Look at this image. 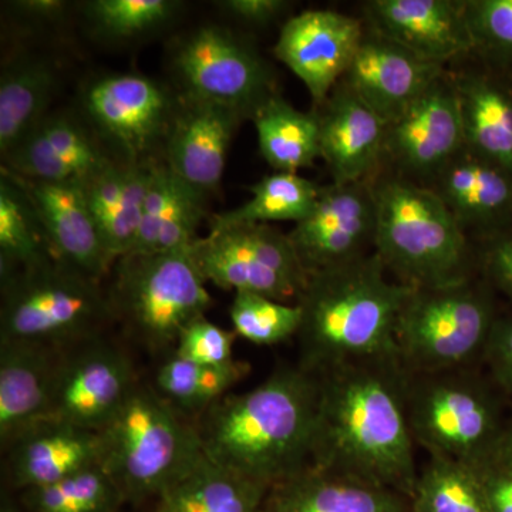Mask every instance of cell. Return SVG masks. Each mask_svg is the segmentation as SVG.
<instances>
[{
  "mask_svg": "<svg viewBox=\"0 0 512 512\" xmlns=\"http://www.w3.org/2000/svg\"><path fill=\"white\" fill-rule=\"evenodd\" d=\"M113 160L82 121L50 113L3 158L2 168L29 180L83 185Z\"/></svg>",
  "mask_w": 512,
  "mask_h": 512,
  "instance_id": "cell-21",
  "label": "cell"
},
{
  "mask_svg": "<svg viewBox=\"0 0 512 512\" xmlns=\"http://www.w3.org/2000/svg\"><path fill=\"white\" fill-rule=\"evenodd\" d=\"M466 148L512 174V97L484 77L454 84Z\"/></svg>",
  "mask_w": 512,
  "mask_h": 512,
  "instance_id": "cell-31",
  "label": "cell"
},
{
  "mask_svg": "<svg viewBox=\"0 0 512 512\" xmlns=\"http://www.w3.org/2000/svg\"><path fill=\"white\" fill-rule=\"evenodd\" d=\"M247 373V366L237 360L228 365L205 366L173 353L158 369L156 387L164 399L190 416L207 412Z\"/></svg>",
  "mask_w": 512,
  "mask_h": 512,
  "instance_id": "cell-35",
  "label": "cell"
},
{
  "mask_svg": "<svg viewBox=\"0 0 512 512\" xmlns=\"http://www.w3.org/2000/svg\"><path fill=\"white\" fill-rule=\"evenodd\" d=\"M365 33L352 16L305 10L286 20L274 55L305 84L319 107L345 77Z\"/></svg>",
  "mask_w": 512,
  "mask_h": 512,
  "instance_id": "cell-15",
  "label": "cell"
},
{
  "mask_svg": "<svg viewBox=\"0 0 512 512\" xmlns=\"http://www.w3.org/2000/svg\"><path fill=\"white\" fill-rule=\"evenodd\" d=\"M26 512H117L124 503L119 487L101 464L23 491Z\"/></svg>",
  "mask_w": 512,
  "mask_h": 512,
  "instance_id": "cell-37",
  "label": "cell"
},
{
  "mask_svg": "<svg viewBox=\"0 0 512 512\" xmlns=\"http://www.w3.org/2000/svg\"><path fill=\"white\" fill-rule=\"evenodd\" d=\"M494 284L512 299V234L495 239L485 256Z\"/></svg>",
  "mask_w": 512,
  "mask_h": 512,
  "instance_id": "cell-44",
  "label": "cell"
},
{
  "mask_svg": "<svg viewBox=\"0 0 512 512\" xmlns=\"http://www.w3.org/2000/svg\"><path fill=\"white\" fill-rule=\"evenodd\" d=\"M259 150L276 173H296L320 157L319 121L315 111L296 110L278 94L252 114Z\"/></svg>",
  "mask_w": 512,
  "mask_h": 512,
  "instance_id": "cell-32",
  "label": "cell"
},
{
  "mask_svg": "<svg viewBox=\"0 0 512 512\" xmlns=\"http://www.w3.org/2000/svg\"><path fill=\"white\" fill-rule=\"evenodd\" d=\"M271 488L205 456L157 498L154 512H262Z\"/></svg>",
  "mask_w": 512,
  "mask_h": 512,
  "instance_id": "cell-30",
  "label": "cell"
},
{
  "mask_svg": "<svg viewBox=\"0 0 512 512\" xmlns=\"http://www.w3.org/2000/svg\"><path fill=\"white\" fill-rule=\"evenodd\" d=\"M491 512H512V470H480Z\"/></svg>",
  "mask_w": 512,
  "mask_h": 512,
  "instance_id": "cell-45",
  "label": "cell"
},
{
  "mask_svg": "<svg viewBox=\"0 0 512 512\" xmlns=\"http://www.w3.org/2000/svg\"><path fill=\"white\" fill-rule=\"evenodd\" d=\"M64 350L0 342V439L3 447L40 423Z\"/></svg>",
  "mask_w": 512,
  "mask_h": 512,
  "instance_id": "cell-24",
  "label": "cell"
},
{
  "mask_svg": "<svg viewBox=\"0 0 512 512\" xmlns=\"http://www.w3.org/2000/svg\"><path fill=\"white\" fill-rule=\"evenodd\" d=\"M56 258L39 215L12 178H0V275Z\"/></svg>",
  "mask_w": 512,
  "mask_h": 512,
  "instance_id": "cell-33",
  "label": "cell"
},
{
  "mask_svg": "<svg viewBox=\"0 0 512 512\" xmlns=\"http://www.w3.org/2000/svg\"><path fill=\"white\" fill-rule=\"evenodd\" d=\"M244 114L178 94L177 110L164 147V163L205 201L220 190L229 147Z\"/></svg>",
  "mask_w": 512,
  "mask_h": 512,
  "instance_id": "cell-16",
  "label": "cell"
},
{
  "mask_svg": "<svg viewBox=\"0 0 512 512\" xmlns=\"http://www.w3.org/2000/svg\"><path fill=\"white\" fill-rule=\"evenodd\" d=\"M252 198L235 210L214 215L211 228L237 224H268L272 221L305 220L318 200L320 185L298 173L266 175L248 188Z\"/></svg>",
  "mask_w": 512,
  "mask_h": 512,
  "instance_id": "cell-34",
  "label": "cell"
},
{
  "mask_svg": "<svg viewBox=\"0 0 512 512\" xmlns=\"http://www.w3.org/2000/svg\"><path fill=\"white\" fill-rule=\"evenodd\" d=\"M464 147L456 86L441 77L387 126L383 153L404 170L436 175Z\"/></svg>",
  "mask_w": 512,
  "mask_h": 512,
  "instance_id": "cell-18",
  "label": "cell"
},
{
  "mask_svg": "<svg viewBox=\"0 0 512 512\" xmlns=\"http://www.w3.org/2000/svg\"><path fill=\"white\" fill-rule=\"evenodd\" d=\"M497 318L490 295L471 279L413 288L397 320V357L409 373L470 369L483 360Z\"/></svg>",
  "mask_w": 512,
  "mask_h": 512,
  "instance_id": "cell-8",
  "label": "cell"
},
{
  "mask_svg": "<svg viewBox=\"0 0 512 512\" xmlns=\"http://www.w3.org/2000/svg\"><path fill=\"white\" fill-rule=\"evenodd\" d=\"M315 113L332 183L366 181L383 154L387 124L342 82Z\"/></svg>",
  "mask_w": 512,
  "mask_h": 512,
  "instance_id": "cell-22",
  "label": "cell"
},
{
  "mask_svg": "<svg viewBox=\"0 0 512 512\" xmlns=\"http://www.w3.org/2000/svg\"><path fill=\"white\" fill-rule=\"evenodd\" d=\"M412 286L363 255L309 275L299 296L301 366L318 373L357 360L397 357L396 326Z\"/></svg>",
  "mask_w": 512,
  "mask_h": 512,
  "instance_id": "cell-3",
  "label": "cell"
},
{
  "mask_svg": "<svg viewBox=\"0 0 512 512\" xmlns=\"http://www.w3.org/2000/svg\"><path fill=\"white\" fill-rule=\"evenodd\" d=\"M485 468L512 470V419L505 421L503 433L494 448L490 463Z\"/></svg>",
  "mask_w": 512,
  "mask_h": 512,
  "instance_id": "cell-47",
  "label": "cell"
},
{
  "mask_svg": "<svg viewBox=\"0 0 512 512\" xmlns=\"http://www.w3.org/2000/svg\"><path fill=\"white\" fill-rule=\"evenodd\" d=\"M217 5L229 18L249 26L269 25L289 8L284 0H224Z\"/></svg>",
  "mask_w": 512,
  "mask_h": 512,
  "instance_id": "cell-43",
  "label": "cell"
},
{
  "mask_svg": "<svg viewBox=\"0 0 512 512\" xmlns=\"http://www.w3.org/2000/svg\"><path fill=\"white\" fill-rule=\"evenodd\" d=\"M441 77V64L421 59L373 30L363 36L340 82L389 126Z\"/></svg>",
  "mask_w": 512,
  "mask_h": 512,
  "instance_id": "cell-17",
  "label": "cell"
},
{
  "mask_svg": "<svg viewBox=\"0 0 512 512\" xmlns=\"http://www.w3.org/2000/svg\"><path fill=\"white\" fill-rule=\"evenodd\" d=\"M466 8L476 47L512 57V0H471Z\"/></svg>",
  "mask_w": 512,
  "mask_h": 512,
  "instance_id": "cell-40",
  "label": "cell"
},
{
  "mask_svg": "<svg viewBox=\"0 0 512 512\" xmlns=\"http://www.w3.org/2000/svg\"><path fill=\"white\" fill-rule=\"evenodd\" d=\"M207 201L178 180L164 161L154 164L143 220L130 254L156 255L190 251Z\"/></svg>",
  "mask_w": 512,
  "mask_h": 512,
  "instance_id": "cell-27",
  "label": "cell"
},
{
  "mask_svg": "<svg viewBox=\"0 0 512 512\" xmlns=\"http://www.w3.org/2000/svg\"><path fill=\"white\" fill-rule=\"evenodd\" d=\"M190 255L205 282L225 291L251 292L279 302L298 301L308 284L288 234L269 224L211 228Z\"/></svg>",
  "mask_w": 512,
  "mask_h": 512,
  "instance_id": "cell-10",
  "label": "cell"
},
{
  "mask_svg": "<svg viewBox=\"0 0 512 512\" xmlns=\"http://www.w3.org/2000/svg\"><path fill=\"white\" fill-rule=\"evenodd\" d=\"M0 342L69 349L100 338L114 318L101 282L53 258L0 275Z\"/></svg>",
  "mask_w": 512,
  "mask_h": 512,
  "instance_id": "cell-6",
  "label": "cell"
},
{
  "mask_svg": "<svg viewBox=\"0 0 512 512\" xmlns=\"http://www.w3.org/2000/svg\"><path fill=\"white\" fill-rule=\"evenodd\" d=\"M229 316L235 335L261 346L278 345L298 336L302 325L298 303L291 305L251 292L234 293Z\"/></svg>",
  "mask_w": 512,
  "mask_h": 512,
  "instance_id": "cell-38",
  "label": "cell"
},
{
  "mask_svg": "<svg viewBox=\"0 0 512 512\" xmlns=\"http://www.w3.org/2000/svg\"><path fill=\"white\" fill-rule=\"evenodd\" d=\"M87 18L101 36L134 39L163 28L177 15L174 0H93L86 3Z\"/></svg>",
  "mask_w": 512,
  "mask_h": 512,
  "instance_id": "cell-39",
  "label": "cell"
},
{
  "mask_svg": "<svg viewBox=\"0 0 512 512\" xmlns=\"http://www.w3.org/2000/svg\"><path fill=\"white\" fill-rule=\"evenodd\" d=\"M109 291L114 318L153 352L175 348L181 332L211 308L190 251L128 254L113 266Z\"/></svg>",
  "mask_w": 512,
  "mask_h": 512,
  "instance_id": "cell-9",
  "label": "cell"
},
{
  "mask_svg": "<svg viewBox=\"0 0 512 512\" xmlns=\"http://www.w3.org/2000/svg\"><path fill=\"white\" fill-rule=\"evenodd\" d=\"M262 512H412V500L390 488L311 466L272 487Z\"/></svg>",
  "mask_w": 512,
  "mask_h": 512,
  "instance_id": "cell-25",
  "label": "cell"
},
{
  "mask_svg": "<svg viewBox=\"0 0 512 512\" xmlns=\"http://www.w3.org/2000/svg\"><path fill=\"white\" fill-rule=\"evenodd\" d=\"M406 409L416 444L430 456L483 470L503 433V407L474 367L406 372Z\"/></svg>",
  "mask_w": 512,
  "mask_h": 512,
  "instance_id": "cell-7",
  "label": "cell"
},
{
  "mask_svg": "<svg viewBox=\"0 0 512 512\" xmlns=\"http://www.w3.org/2000/svg\"><path fill=\"white\" fill-rule=\"evenodd\" d=\"M22 18L33 23H52L62 18L69 3L62 0H19L9 3Z\"/></svg>",
  "mask_w": 512,
  "mask_h": 512,
  "instance_id": "cell-46",
  "label": "cell"
},
{
  "mask_svg": "<svg viewBox=\"0 0 512 512\" xmlns=\"http://www.w3.org/2000/svg\"><path fill=\"white\" fill-rule=\"evenodd\" d=\"M2 173L12 178L28 195L56 258L101 282L113 269L114 262L104 247L83 185L29 180L3 168Z\"/></svg>",
  "mask_w": 512,
  "mask_h": 512,
  "instance_id": "cell-19",
  "label": "cell"
},
{
  "mask_svg": "<svg viewBox=\"0 0 512 512\" xmlns=\"http://www.w3.org/2000/svg\"><path fill=\"white\" fill-rule=\"evenodd\" d=\"M130 359L100 338L64 350L42 421L100 431L137 384Z\"/></svg>",
  "mask_w": 512,
  "mask_h": 512,
  "instance_id": "cell-13",
  "label": "cell"
},
{
  "mask_svg": "<svg viewBox=\"0 0 512 512\" xmlns=\"http://www.w3.org/2000/svg\"><path fill=\"white\" fill-rule=\"evenodd\" d=\"M154 164L114 158L83 184L87 204L114 264L136 245Z\"/></svg>",
  "mask_w": 512,
  "mask_h": 512,
  "instance_id": "cell-26",
  "label": "cell"
},
{
  "mask_svg": "<svg viewBox=\"0 0 512 512\" xmlns=\"http://www.w3.org/2000/svg\"><path fill=\"white\" fill-rule=\"evenodd\" d=\"M82 101L87 119L120 160L158 163L178 104L164 84L144 74H107L86 87Z\"/></svg>",
  "mask_w": 512,
  "mask_h": 512,
  "instance_id": "cell-12",
  "label": "cell"
},
{
  "mask_svg": "<svg viewBox=\"0 0 512 512\" xmlns=\"http://www.w3.org/2000/svg\"><path fill=\"white\" fill-rule=\"evenodd\" d=\"M437 175V190L464 225L488 227L512 214V174L464 147Z\"/></svg>",
  "mask_w": 512,
  "mask_h": 512,
  "instance_id": "cell-28",
  "label": "cell"
},
{
  "mask_svg": "<svg viewBox=\"0 0 512 512\" xmlns=\"http://www.w3.org/2000/svg\"><path fill=\"white\" fill-rule=\"evenodd\" d=\"M57 89V70L50 60L16 57L0 77V154L6 158L49 113Z\"/></svg>",
  "mask_w": 512,
  "mask_h": 512,
  "instance_id": "cell-29",
  "label": "cell"
},
{
  "mask_svg": "<svg viewBox=\"0 0 512 512\" xmlns=\"http://www.w3.org/2000/svg\"><path fill=\"white\" fill-rule=\"evenodd\" d=\"M376 214L375 187L366 181L322 185L308 217L288 234L308 275L366 255Z\"/></svg>",
  "mask_w": 512,
  "mask_h": 512,
  "instance_id": "cell-14",
  "label": "cell"
},
{
  "mask_svg": "<svg viewBox=\"0 0 512 512\" xmlns=\"http://www.w3.org/2000/svg\"><path fill=\"white\" fill-rule=\"evenodd\" d=\"M235 332L222 329L207 318L194 320L181 332L174 355L205 366H222L234 362L232 346Z\"/></svg>",
  "mask_w": 512,
  "mask_h": 512,
  "instance_id": "cell-41",
  "label": "cell"
},
{
  "mask_svg": "<svg viewBox=\"0 0 512 512\" xmlns=\"http://www.w3.org/2000/svg\"><path fill=\"white\" fill-rule=\"evenodd\" d=\"M100 436L101 466L131 503L157 500L204 457L198 424L140 383Z\"/></svg>",
  "mask_w": 512,
  "mask_h": 512,
  "instance_id": "cell-4",
  "label": "cell"
},
{
  "mask_svg": "<svg viewBox=\"0 0 512 512\" xmlns=\"http://www.w3.org/2000/svg\"><path fill=\"white\" fill-rule=\"evenodd\" d=\"M9 474L19 490L43 487L101 464L100 431L60 421H40L8 447Z\"/></svg>",
  "mask_w": 512,
  "mask_h": 512,
  "instance_id": "cell-23",
  "label": "cell"
},
{
  "mask_svg": "<svg viewBox=\"0 0 512 512\" xmlns=\"http://www.w3.org/2000/svg\"><path fill=\"white\" fill-rule=\"evenodd\" d=\"M412 512H491L477 468L430 456L420 468Z\"/></svg>",
  "mask_w": 512,
  "mask_h": 512,
  "instance_id": "cell-36",
  "label": "cell"
},
{
  "mask_svg": "<svg viewBox=\"0 0 512 512\" xmlns=\"http://www.w3.org/2000/svg\"><path fill=\"white\" fill-rule=\"evenodd\" d=\"M171 66L181 96L231 107L249 120L276 94L265 60L247 40L222 26H200L184 36Z\"/></svg>",
  "mask_w": 512,
  "mask_h": 512,
  "instance_id": "cell-11",
  "label": "cell"
},
{
  "mask_svg": "<svg viewBox=\"0 0 512 512\" xmlns=\"http://www.w3.org/2000/svg\"><path fill=\"white\" fill-rule=\"evenodd\" d=\"M316 376L312 467L412 498L420 470L407 417L406 370L399 357L357 360Z\"/></svg>",
  "mask_w": 512,
  "mask_h": 512,
  "instance_id": "cell-1",
  "label": "cell"
},
{
  "mask_svg": "<svg viewBox=\"0 0 512 512\" xmlns=\"http://www.w3.org/2000/svg\"><path fill=\"white\" fill-rule=\"evenodd\" d=\"M2 512H19V511L13 510V508H10V507H6V508H3Z\"/></svg>",
  "mask_w": 512,
  "mask_h": 512,
  "instance_id": "cell-48",
  "label": "cell"
},
{
  "mask_svg": "<svg viewBox=\"0 0 512 512\" xmlns=\"http://www.w3.org/2000/svg\"><path fill=\"white\" fill-rule=\"evenodd\" d=\"M318 376L281 369L249 392L225 396L201 414L205 456L268 488L312 466Z\"/></svg>",
  "mask_w": 512,
  "mask_h": 512,
  "instance_id": "cell-2",
  "label": "cell"
},
{
  "mask_svg": "<svg viewBox=\"0 0 512 512\" xmlns=\"http://www.w3.org/2000/svg\"><path fill=\"white\" fill-rule=\"evenodd\" d=\"M483 362L498 390L512 396V312L495 320Z\"/></svg>",
  "mask_w": 512,
  "mask_h": 512,
  "instance_id": "cell-42",
  "label": "cell"
},
{
  "mask_svg": "<svg viewBox=\"0 0 512 512\" xmlns=\"http://www.w3.org/2000/svg\"><path fill=\"white\" fill-rule=\"evenodd\" d=\"M366 10L375 32L429 62L443 66L476 49L466 2L373 0Z\"/></svg>",
  "mask_w": 512,
  "mask_h": 512,
  "instance_id": "cell-20",
  "label": "cell"
},
{
  "mask_svg": "<svg viewBox=\"0 0 512 512\" xmlns=\"http://www.w3.org/2000/svg\"><path fill=\"white\" fill-rule=\"evenodd\" d=\"M375 195L373 247L396 281L439 288L470 279L463 227L436 191L390 180Z\"/></svg>",
  "mask_w": 512,
  "mask_h": 512,
  "instance_id": "cell-5",
  "label": "cell"
}]
</instances>
